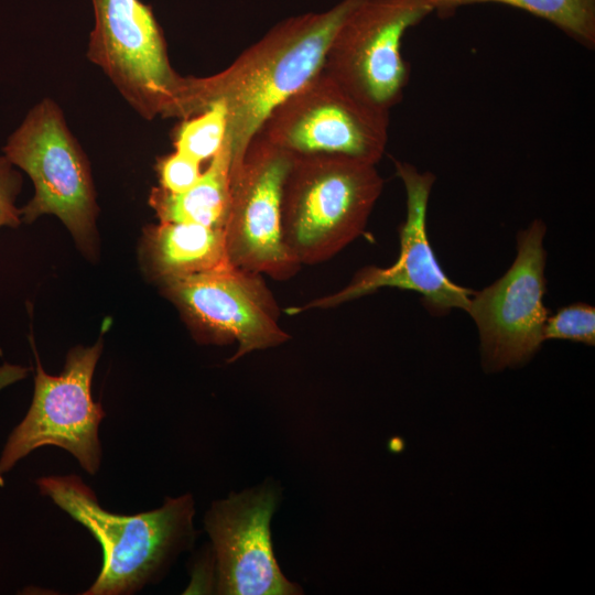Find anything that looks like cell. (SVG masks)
I'll use <instances>...</instances> for the list:
<instances>
[{
	"label": "cell",
	"instance_id": "52a82bcc",
	"mask_svg": "<svg viewBox=\"0 0 595 595\" xmlns=\"http://www.w3.org/2000/svg\"><path fill=\"white\" fill-rule=\"evenodd\" d=\"M433 12L431 0H361L337 29L323 71L365 104L390 112L409 80L402 39Z\"/></svg>",
	"mask_w": 595,
	"mask_h": 595
},
{
	"label": "cell",
	"instance_id": "ffe728a7",
	"mask_svg": "<svg viewBox=\"0 0 595 595\" xmlns=\"http://www.w3.org/2000/svg\"><path fill=\"white\" fill-rule=\"evenodd\" d=\"M20 188V174L13 170L12 163L4 155H0V227L20 225L21 209L15 206Z\"/></svg>",
	"mask_w": 595,
	"mask_h": 595
},
{
	"label": "cell",
	"instance_id": "2e32d148",
	"mask_svg": "<svg viewBox=\"0 0 595 595\" xmlns=\"http://www.w3.org/2000/svg\"><path fill=\"white\" fill-rule=\"evenodd\" d=\"M434 12L450 13L480 3H499L539 17L581 45L595 47V0H431Z\"/></svg>",
	"mask_w": 595,
	"mask_h": 595
},
{
	"label": "cell",
	"instance_id": "5bb4252c",
	"mask_svg": "<svg viewBox=\"0 0 595 595\" xmlns=\"http://www.w3.org/2000/svg\"><path fill=\"white\" fill-rule=\"evenodd\" d=\"M142 255L148 271L161 282L232 264L224 229L186 221H160L147 228Z\"/></svg>",
	"mask_w": 595,
	"mask_h": 595
},
{
	"label": "cell",
	"instance_id": "5b68a950",
	"mask_svg": "<svg viewBox=\"0 0 595 595\" xmlns=\"http://www.w3.org/2000/svg\"><path fill=\"white\" fill-rule=\"evenodd\" d=\"M91 1L88 58L145 119H183L188 77L173 69L151 8L140 0Z\"/></svg>",
	"mask_w": 595,
	"mask_h": 595
},
{
	"label": "cell",
	"instance_id": "30bf717a",
	"mask_svg": "<svg viewBox=\"0 0 595 595\" xmlns=\"http://www.w3.org/2000/svg\"><path fill=\"white\" fill-rule=\"evenodd\" d=\"M293 155L259 136L231 170L230 202L224 227L230 262L242 270L275 280L291 278L300 263L282 236L281 204Z\"/></svg>",
	"mask_w": 595,
	"mask_h": 595
},
{
	"label": "cell",
	"instance_id": "6da1fadb",
	"mask_svg": "<svg viewBox=\"0 0 595 595\" xmlns=\"http://www.w3.org/2000/svg\"><path fill=\"white\" fill-rule=\"evenodd\" d=\"M361 0L288 18L272 26L229 66L207 77H188L186 118L214 102L228 113L231 170L272 110L322 71L328 46Z\"/></svg>",
	"mask_w": 595,
	"mask_h": 595
},
{
	"label": "cell",
	"instance_id": "ac0fdd59",
	"mask_svg": "<svg viewBox=\"0 0 595 595\" xmlns=\"http://www.w3.org/2000/svg\"><path fill=\"white\" fill-rule=\"evenodd\" d=\"M545 339H567L586 345L595 343V307L574 303L560 307L548 316L543 331Z\"/></svg>",
	"mask_w": 595,
	"mask_h": 595
},
{
	"label": "cell",
	"instance_id": "d6986e66",
	"mask_svg": "<svg viewBox=\"0 0 595 595\" xmlns=\"http://www.w3.org/2000/svg\"><path fill=\"white\" fill-rule=\"evenodd\" d=\"M158 172L161 188L180 194L191 188L202 174L201 162L175 151L160 160Z\"/></svg>",
	"mask_w": 595,
	"mask_h": 595
},
{
	"label": "cell",
	"instance_id": "7c38bea8",
	"mask_svg": "<svg viewBox=\"0 0 595 595\" xmlns=\"http://www.w3.org/2000/svg\"><path fill=\"white\" fill-rule=\"evenodd\" d=\"M394 167L407 195V218L399 229L400 252L394 263L365 268L342 290L288 312L335 307L381 288L416 292L433 315H445L453 309L467 310L474 291L454 283L444 273L428 239L426 213L434 174L421 172L408 162L394 161Z\"/></svg>",
	"mask_w": 595,
	"mask_h": 595
},
{
	"label": "cell",
	"instance_id": "e0dca14e",
	"mask_svg": "<svg viewBox=\"0 0 595 595\" xmlns=\"http://www.w3.org/2000/svg\"><path fill=\"white\" fill-rule=\"evenodd\" d=\"M228 113L221 102H214L199 113L184 119L175 134V151L198 162L210 160L227 137Z\"/></svg>",
	"mask_w": 595,
	"mask_h": 595
},
{
	"label": "cell",
	"instance_id": "8992f818",
	"mask_svg": "<svg viewBox=\"0 0 595 595\" xmlns=\"http://www.w3.org/2000/svg\"><path fill=\"white\" fill-rule=\"evenodd\" d=\"M389 115L322 68L272 110L256 136L293 156L335 154L377 164L388 143Z\"/></svg>",
	"mask_w": 595,
	"mask_h": 595
},
{
	"label": "cell",
	"instance_id": "7a4b0ae2",
	"mask_svg": "<svg viewBox=\"0 0 595 595\" xmlns=\"http://www.w3.org/2000/svg\"><path fill=\"white\" fill-rule=\"evenodd\" d=\"M40 493L82 523L102 549V566L85 595H125L158 582L194 542V500L167 497L158 509L132 516L105 510L76 475L36 480Z\"/></svg>",
	"mask_w": 595,
	"mask_h": 595
},
{
	"label": "cell",
	"instance_id": "ba28073f",
	"mask_svg": "<svg viewBox=\"0 0 595 595\" xmlns=\"http://www.w3.org/2000/svg\"><path fill=\"white\" fill-rule=\"evenodd\" d=\"M101 351V340L71 349L58 376L46 374L36 356L32 403L2 450L0 477L44 445L68 451L88 474L97 473L101 461L98 429L105 411L93 400L90 388Z\"/></svg>",
	"mask_w": 595,
	"mask_h": 595
},
{
	"label": "cell",
	"instance_id": "277c9868",
	"mask_svg": "<svg viewBox=\"0 0 595 595\" xmlns=\"http://www.w3.org/2000/svg\"><path fill=\"white\" fill-rule=\"evenodd\" d=\"M4 156L29 174L33 198L21 209L31 223L57 216L86 253L94 252L97 205L88 161L60 107L44 99L33 107L3 148Z\"/></svg>",
	"mask_w": 595,
	"mask_h": 595
},
{
	"label": "cell",
	"instance_id": "9c48e42d",
	"mask_svg": "<svg viewBox=\"0 0 595 595\" xmlns=\"http://www.w3.org/2000/svg\"><path fill=\"white\" fill-rule=\"evenodd\" d=\"M541 219L517 236V256L506 273L470 296L466 312L480 338L484 368L498 371L528 361L544 342L548 310Z\"/></svg>",
	"mask_w": 595,
	"mask_h": 595
},
{
	"label": "cell",
	"instance_id": "9a60e30c",
	"mask_svg": "<svg viewBox=\"0 0 595 595\" xmlns=\"http://www.w3.org/2000/svg\"><path fill=\"white\" fill-rule=\"evenodd\" d=\"M231 149L226 141L197 182L180 194L153 188L150 205L160 221H186L224 229L230 202Z\"/></svg>",
	"mask_w": 595,
	"mask_h": 595
},
{
	"label": "cell",
	"instance_id": "3957f363",
	"mask_svg": "<svg viewBox=\"0 0 595 595\" xmlns=\"http://www.w3.org/2000/svg\"><path fill=\"white\" fill-rule=\"evenodd\" d=\"M383 187L376 164L345 155H294L281 204L283 241L301 263L325 261L365 229Z\"/></svg>",
	"mask_w": 595,
	"mask_h": 595
},
{
	"label": "cell",
	"instance_id": "4fadbf2b",
	"mask_svg": "<svg viewBox=\"0 0 595 595\" xmlns=\"http://www.w3.org/2000/svg\"><path fill=\"white\" fill-rule=\"evenodd\" d=\"M279 493L271 484L230 494L205 516L216 570V591L225 595L302 594L280 570L270 522Z\"/></svg>",
	"mask_w": 595,
	"mask_h": 595
},
{
	"label": "cell",
	"instance_id": "8fae6325",
	"mask_svg": "<svg viewBox=\"0 0 595 595\" xmlns=\"http://www.w3.org/2000/svg\"><path fill=\"white\" fill-rule=\"evenodd\" d=\"M162 288L201 339L238 343L229 361L290 338L279 325L275 304L259 274L230 264L164 281Z\"/></svg>",
	"mask_w": 595,
	"mask_h": 595
}]
</instances>
